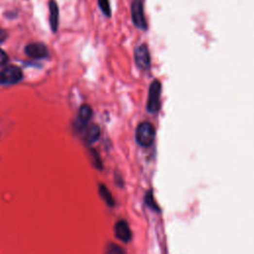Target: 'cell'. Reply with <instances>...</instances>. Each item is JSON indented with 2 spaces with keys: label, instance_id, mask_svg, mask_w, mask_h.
Masks as SVG:
<instances>
[{
  "label": "cell",
  "instance_id": "cell-1",
  "mask_svg": "<svg viewBox=\"0 0 254 254\" xmlns=\"http://www.w3.org/2000/svg\"><path fill=\"white\" fill-rule=\"evenodd\" d=\"M135 138L137 143L142 147H149L155 140V128L152 123L144 121L136 128Z\"/></svg>",
  "mask_w": 254,
  "mask_h": 254
},
{
  "label": "cell",
  "instance_id": "cell-2",
  "mask_svg": "<svg viewBox=\"0 0 254 254\" xmlns=\"http://www.w3.org/2000/svg\"><path fill=\"white\" fill-rule=\"evenodd\" d=\"M23 78L21 68L16 66H8L0 72V85H12L18 84Z\"/></svg>",
  "mask_w": 254,
  "mask_h": 254
},
{
  "label": "cell",
  "instance_id": "cell-3",
  "mask_svg": "<svg viewBox=\"0 0 254 254\" xmlns=\"http://www.w3.org/2000/svg\"><path fill=\"white\" fill-rule=\"evenodd\" d=\"M161 90H162V86H161V83L157 80H155L150 87H149V96H148V102H147V110L150 113H155L160 108V99H161Z\"/></svg>",
  "mask_w": 254,
  "mask_h": 254
},
{
  "label": "cell",
  "instance_id": "cell-4",
  "mask_svg": "<svg viewBox=\"0 0 254 254\" xmlns=\"http://www.w3.org/2000/svg\"><path fill=\"white\" fill-rule=\"evenodd\" d=\"M131 16L134 25L141 30H147V22L144 15L142 0H133L131 3Z\"/></svg>",
  "mask_w": 254,
  "mask_h": 254
},
{
  "label": "cell",
  "instance_id": "cell-5",
  "mask_svg": "<svg viewBox=\"0 0 254 254\" xmlns=\"http://www.w3.org/2000/svg\"><path fill=\"white\" fill-rule=\"evenodd\" d=\"M134 60L138 68L141 70H148L151 65V58L146 45L142 44L135 48Z\"/></svg>",
  "mask_w": 254,
  "mask_h": 254
},
{
  "label": "cell",
  "instance_id": "cell-6",
  "mask_svg": "<svg viewBox=\"0 0 254 254\" xmlns=\"http://www.w3.org/2000/svg\"><path fill=\"white\" fill-rule=\"evenodd\" d=\"M25 54L32 59H44L49 56V50L45 44L35 42L26 46Z\"/></svg>",
  "mask_w": 254,
  "mask_h": 254
},
{
  "label": "cell",
  "instance_id": "cell-7",
  "mask_svg": "<svg viewBox=\"0 0 254 254\" xmlns=\"http://www.w3.org/2000/svg\"><path fill=\"white\" fill-rule=\"evenodd\" d=\"M114 235L119 240L129 242L132 238V234L128 223L125 220H119L114 225Z\"/></svg>",
  "mask_w": 254,
  "mask_h": 254
},
{
  "label": "cell",
  "instance_id": "cell-8",
  "mask_svg": "<svg viewBox=\"0 0 254 254\" xmlns=\"http://www.w3.org/2000/svg\"><path fill=\"white\" fill-rule=\"evenodd\" d=\"M49 22L51 29L54 33L58 31L59 28V19H60V10L59 6L55 0H50L49 1Z\"/></svg>",
  "mask_w": 254,
  "mask_h": 254
},
{
  "label": "cell",
  "instance_id": "cell-9",
  "mask_svg": "<svg viewBox=\"0 0 254 254\" xmlns=\"http://www.w3.org/2000/svg\"><path fill=\"white\" fill-rule=\"evenodd\" d=\"M101 137V129L97 124H91L85 132V140L87 144H92L97 142Z\"/></svg>",
  "mask_w": 254,
  "mask_h": 254
},
{
  "label": "cell",
  "instance_id": "cell-10",
  "mask_svg": "<svg viewBox=\"0 0 254 254\" xmlns=\"http://www.w3.org/2000/svg\"><path fill=\"white\" fill-rule=\"evenodd\" d=\"M92 117V109L89 105L84 104L80 107L79 110V122L82 126H85L88 123L89 119Z\"/></svg>",
  "mask_w": 254,
  "mask_h": 254
},
{
  "label": "cell",
  "instance_id": "cell-11",
  "mask_svg": "<svg viewBox=\"0 0 254 254\" xmlns=\"http://www.w3.org/2000/svg\"><path fill=\"white\" fill-rule=\"evenodd\" d=\"M99 191H100V195L102 198V200L109 205V206H113L114 205V200L112 198V195L110 194L109 190L104 186V185L101 184L99 186Z\"/></svg>",
  "mask_w": 254,
  "mask_h": 254
},
{
  "label": "cell",
  "instance_id": "cell-12",
  "mask_svg": "<svg viewBox=\"0 0 254 254\" xmlns=\"http://www.w3.org/2000/svg\"><path fill=\"white\" fill-rule=\"evenodd\" d=\"M99 1V6L102 10V12L106 16L110 17L111 16V8L109 4V0H98Z\"/></svg>",
  "mask_w": 254,
  "mask_h": 254
},
{
  "label": "cell",
  "instance_id": "cell-13",
  "mask_svg": "<svg viewBox=\"0 0 254 254\" xmlns=\"http://www.w3.org/2000/svg\"><path fill=\"white\" fill-rule=\"evenodd\" d=\"M145 203L151 207V209H153L154 211H158L159 212V209H158V205L154 203V200H153V195H152V192H148L145 196Z\"/></svg>",
  "mask_w": 254,
  "mask_h": 254
},
{
  "label": "cell",
  "instance_id": "cell-14",
  "mask_svg": "<svg viewBox=\"0 0 254 254\" xmlns=\"http://www.w3.org/2000/svg\"><path fill=\"white\" fill-rule=\"evenodd\" d=\"M108 253L110 254H114V253H123L124 250L122 248H120L119 246L118 245H114V244H110L108 246V250H107Z\"/></svg>",
  "mask_w": 254,
  "mask_h": 254
},
{
  "label": "cell",
  "instance_id": "cell-15",
  "mask_svg": "<svg viewBox=\"0 0 254 254\" xmlns=\"http://www.w3.org/2000/svg\"><path fill=\"white\" fill-rule=\"evenodd\" d=\"M8 62V56L7 54L3 51L0 49V66H2L4 64H6Z\"/></svg>",
  "mask_w": 254,
  "mask_h": 254
},
{
  "label": "cell",
  "instance_id": "cell-16",
  "mask_svg": "<svg viewBox=\"0 0 254 254\" xmlns=\"http://www.w3.org/2000/svg\"><path fill=\"white\" fill-rule=\"evenodd\" d=\"M7 37H8L7 32L4 29L0 28V43H3L7 39Z\"/></svg>",
  "mask_w": 254,
  "mask_h": 254
}]
</instances>
